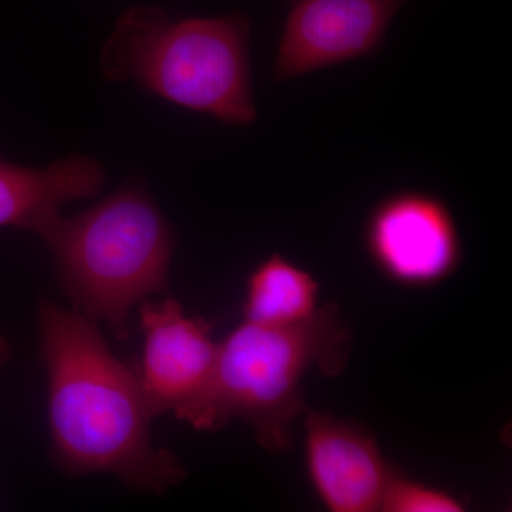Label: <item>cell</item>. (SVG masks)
<instances>
[{
  "mask_svg": "<svg viewBox=\"0 0 512 512\" xmlns=\"http://www.w3.org/2000/svg\"><path fill=\"white\" fill-rule=\"evenodd\" d=\"M10 349L8 343L5 342L2 338H0V365L5 363L6 360L9 359Z\"/></svg>",
  "mask_w": 512,
  "mask_h": 512,
  "instance_id": "12",
  "label": "cell"
},
{
  "mask_svg": "<svg viewBox=\"0 0 512 512\" xmlns=\"http://www.w3.org/2000/svg\"><path fill=\"white\" fill-rule=\"evenodd\" d=\"M104 183L106 170L96 158L69 156L33 168L0 157V228L39 235L64 204L92 200Z\"/></svg>",
  "mask_w": 512,
  "mask_h": 512,
  "instance_id": "9",
  "label": "cell"
},
{
  "mask_svg": "<svg viewBox=\"0 0 512 512\" xmlns=\"http://www.w3.org/2000/svg\"><path fill=\"white\" fill-rule=\"evenodd\" d=\"M409 0H291L274 77L296 79L373 55Z\"/></svg>",
  "mask_w": 512,
  "mask_h": 512,
  "instance_id": "6",
  "label": "cell"
},
{
  "mask_svg": "<svg viewBox=\"0 0 512 512\" xmlns=\"http://www.w3.org/2000/svg\"><path fill=\"white\" fill-rule=\"evenodd\" d=\"M380 511L460 512L464 511V504L456 495L409 480L397 471L384 491Z\"/></svg>",
  "mask_w": 512,
  "mask_h": 512,
  "instance_id": "11",
  "label": "cell"
},
{
  "mask_svg": "<svg viewBox=\"0 0 512 512\" xmlns=\"http://www.w3.org/2000/svg\"><path fill=\"white\" fill-rule=\"evenodd\" d=\"M319 285L309 272L275 254L249 275L244 313L247 322L262 326H292L318 311Z\"/></svg>",
  "mask_w": 512,
  "mask_h": 512,
  "instance_id": "10",
  "label": "cell"
},
{
  "mask_svg": "<svg viewBox=\"0 0 512 512\" xmlns=\"http://www.w3.org/2000/svg\"><path fill=\"white\" fill-rule=\"evenodd\" d=\"M350 346L352 330L332 302L298 325L245 320L218 345L210 386L187 423L218 430L241 419L266 451L284 453L291 447L293 421L305 410L303 377L312 367L338 376L348 366Z\"/></svg>",
  "mask_w": 512,
  "mask_h": 512,
  "instance_id": "3",
  "label": "cell"
},
{
  "mask_svg": "<svg viewBox=\"0 0 512 512\" xmlns=\"http://www.w3.org/2000/svg\"><path fill=\"white\" fill-rule=\"evenodd\" d=\"M39 237L77 311L121 339L131 308L167 288L173 231L141 185H124L72 218L57 215Z\"/></svg>",
  "mask_w": 512,
  "mask_h": 512,
  "instance_id": "4",
  "label": "cell"
},
{
  "mask_svg": "<svg viewBox=\"0 0 512 512\" xmlns=\"http://www.w3.org/2000/svg\"><path fill=\"white\" fill-rule=\"evenodd\" d=\"M365 247L386 278L407 288L440 284L463 256L450 208L439 197L420 191L394 192L373 208Z\"/></svg>",
  "mask_w": 512,
  "mask_h": 512,
  "instance_id": "5",
  "label": "cell"
},
{
  "mask_svg": "<svg viewBox=\"0 0 512 512\" xmlns=\"http://www.w3.org/2000/svg\"><path fill=\"white\" fill-rule=\"evenodd\" d=\"M306 466L322 503L333 512L380 511L396 468L375 437L352 421L308 410Z\"/></svg>",
  "mask_w": 512,
  "mask_h": 512,
  "instance_id": "8",
  "label": "cell"
},
{
  "mask_svg": "<svg viewBox=\"0 0 512 512\" xmlns=\"http://www.w3.org/2000/svg\"><path fill=\"white\" fill-rule=\"evenodd\" d=\"M37 320L52 456L60 468L72 476L113 474L154 493L181 483V461L151 441L153 416L137 373L110 352L93 320L47 302Z\"/></svg>",
  "mask_w": 512,
  "mask_h": 512,
  "instance_id": "1",
  "label": "cell"
},
{
  "mask_svg": "<svg viewBox=\"0 0 512 512\" xmlns=\"http://www.w3.org/2000/svg\"><path fill=\"white\" fill-rule=\"evenodd\" d=\"M144 333L141 372L137 373L151 416L174 413L187 421L210 386L218 345L211 325L185 315L174 299L140 306Z\"/></svg>",
  "mask_w": 512,
  "mask_h": 512,
  "instance_id": "7",
  "label": "cell"
},
{
  "mask_svg": "<svg viewBox=\"0 0 512 512\" xmlns=\"http://www.w3.org/2000/svg\"><path fill=\"white\" fill-rule=\"evenodd\" d=\"M249 35L242 13L173 20L158 6H136L117 20L101 69L110 82L136 83L175 106L248 127L258 119Z\"/></svg>",
  "mask_w": 512,
  "mask_h": 512,
  "instance_id": "2",
  "label": "cell"
}]
</instances>
